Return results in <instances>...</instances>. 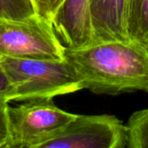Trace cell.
Instances as JSON below:
<instances>
[{
    "instance_id": "1",
    "label": "cell",
    "mask_w": 148,
    "mask_h": 148,
    "mask_svg": "<svg viewBox=\"0 0 148 148\" xmlns=\"http://www.w3.org/2000/svg\"><path fill=\"white\" fill-rule=\"evenodd\" d=\"M64 58L75 68L82 88L94 94L148 93V49L134 40L64 48Z\"/></svg>"
},
{
    "instance_id": "2",
    "label": "cell",
    "mask_w": 148,
    "mask_h": 148,
    "mask_svg": "<svg viewBox=\"0 0 148 148\" xmlns=\"http://www.w3.org/2000/svg\"><path fill=\"white\" fill-rule=\"evenodd\" d=\"M0 62L13 86L10 101L53 99L83 89L75 68L65 58H2Z\"/></svg>"
},
{
    "instance_id": "3",
    "label": "cell",
    "mask_w": 148,
    "mask_h": 148,
    "mask_svg": "<svg viewBox=\"0 0 148 148\" xmlns=\"http://www.w3.org/2000/svg\"><path fill=\"white\" fill-rule=\"evenodd\" d=\"M77 114L60 109L53 99L23 101L8 107L9 141L6 148H40Z\"/></svg>"
},
{
    "instance_id": "4",
    "label": "cell",
    "mask_w": 148,
    "mask_h": 148,
    "mask_svg": "<svg viewBox=\"0 0 148 148\" xmlns=\"http://www.w3.org/2000/svg\"><path fill=\"white\" fill-rule=\"evenodd\" d=\"M62 60L64 47L52 24L39 16L11 20L0 18V59Z\"/></svg>"
},
{
    "instance_id": "5",
    "label": "cell",
    "mask_w": 148,
    "mask_h": 148,
    "mask_svg": "<svg viewBox=\"0 0 148 148\" xmlns=\"http://www.w3.org/2000/svg\"><path fill=\"white\" fill-rule=\"evenodd\" d=\"M40 148H127V129L114 115H82Z\"/></svg>"
},
{
    "instance_id": "6",
    "label": "cell",
    "mask_w": 148,
    "mask_h": 148,
    "mask_svg": "<svg viewBox=\"0 0 148 148\" xmlns=\"http://www.w3.org/2000/svg\"><path fill=\"white\" fill-rule=\"evenodd\" d=\"M52 27L66 49H78L93 43L89 0H63L54 16Z\"/></svg>"
},
{
    "instance_id": "7",
    "label": "cell",
    "mask_w": 148,
    "mask_h": 148,
    "mask_svg": "<svg viewBox=\"0 0 148 148\" xmlns=\"http://www.w3.org/2000/svg\"><path fill=\"white\" fill-rule=\"evenodd\" d=\"M94 42L129 41L127 0H89Z\"/></svg>"
},
{
    "instance_id": "8",
    "label": "cell",
    "mask_w": 148,
    "mask_h": 148,
    "mask_svg": "<svg viewBox=\"0 0 148 148\" xmlns=\"http://www.w3.org/2000/svg\"><path fill=\"white\" fill-rule=\"evenodd\" d=\"M127 30L130 39L148 49V0H127Z\"/></svg>"
},
{
    "instance_id": "9",
    "label": "cell",
    "mask_w": 148,
    "mask_h": 148,
    "mask_svg": "<svg viewBox=\"0 0 148 148\" xmlns=\"http://www.w3.org/2000/svg\"><path fill=\"white\" fill-rule=\"evenodd\" d=\"M126 127L127 147L148 148V108L134 112Z\"/></svg>"
},
{
    "instance_id": "10",
    "label": "cell",
    "mask_w": 148,
    "mask_h": 148,
    "mask_svg": "<svg viewBox=\"0 0 148 148\" xmlns=\"http://www.w3.org/2000/svg\"><path fill=\"white\" fill-rule=\"evenodd\" d=\"M35 15L31 0H0V18L22 20Z\"/></svg>"
},
{
    "instance_id": "11",
    "label": "cell",
    "mask_w": 148,
    "mask_h": 148,
    "mask_svg": "<svg viewBox=\"0 0 148 148\" xmlns=\"http://www.w3.org/2000/svg\"><path fill=\"white\" fill-rule=\"evenodd\" d=\"M37 16L52 24V20L63 0H31Z\"/></svg>"
},
{
    "instance_id": "12",
    "label": "cell",
    "mask_w": 148,
    "mask_h": 148,
    "mask_svg": "<svg viewBox=\"0 0 148 148\" xmlns=\"http://www.w3.org/2000/svg\"><path fill=\"white\" fill-rule=\"evenodd\" d=\"M8 107L9 103L0 104V148H6L9 141Z\"/></svg>"
},
{
    "instance_id": "13",
    "label": "cell",
    "mask_w": 148,
    "mask_h": 148,
    "mask_svg": "<svg viewBox=\"0 0 148 148\" xmlns=\"http://www.w3.org/2000/svg\"><path fill=\"white\" fill-rule=\"evenodd\" d=\"M13 86L0 62V104L10 102Z\"/></svg>"
}]
</instances>
